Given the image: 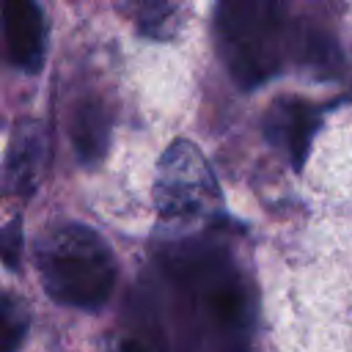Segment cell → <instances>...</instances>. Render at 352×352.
<instances>
[{
    "label": "cell",
    "mask_w": 352,
    "mask_h": 352,
    "mask_svg": "<svg viewBox=\"0 0 352 352\" xmlns=\"http://www.w3.org/2000/svg\"><path fill=\"white\" fill-rule=\"evenodd\" d=\"M129 11L135 25L146 36L165 38L176 28V6L173 0H129Z\"/></svg>",
    "instance_id": "cell-9"
},
{
    "label": "cell",
    "mask_w": 352,
    "mask_h": 352,
    "mask_svg": "<svg viewBox=\"0 0 352 352\" xmlns=\"http://www.w3.org/2000/svg\"><path fill=\"white\" fill-rule=\"evenodd\" d=\"M157 316L129 324L124 352H250L253 297L234 258L212 242L160 253Z\"/></svg>",
    "instance_id": "cell-1"
},
{
    "label": "cell",
    "mask_w": 352,
    "mask_h": 352,
    "mask_svg": "<svg viewBox=\"0 0 352 352\" xmlns=\"http://www.w3.org/2000/svg\"><path fill=\"white\" fill-rule=\"evenodd\" d=\"M47 294L72 308H99L116 286V258L107 242L82 223L52 228L36 248Z\"/></svg>",
    "instance_id": "cell-3"
},
{
    "label": "cell",
    "mask_w": 352,
    "mask_h": 352,
    "mask_svg": "<svg viewBox=\"0 0 352 352\" xmlns=\"http://www.w3.org/2000/svg\"><path fill=\"white\" fill-rule=\"evenodd\" d=\"M44 165V129L36 121H22L8 143L3 184L14 192H33Z\"/></svg>",
    "instance_id": "cell-7"
},
{
    "label": "cell",
    "mask_w": 352,
    "mask_h": 352,
    "mask_svg": "<svg viewBox=\"0 0 352 352\" xmlns=\"http://www.w3.org/2000/svg\"><path fill=\"white\" fill-rule=\"evenodd\" d=\"M154 206L165 223L204 220L220 206L217 182L204 154L190 140H173L160 157L154 176Z\"/></svg>",
    "instance_id": "cell-4"
},
{
    "label": "cell",
    "mask_w": 352,
    "mask_h": 352,
    "mask_svg": "<svg viewBox=\"0 0 352 352\" xmlns=\"http://www.w3.org/2000/svg\"><path fill=\"white\" fill-rule=\"evenodd\" d=\"M319 116L322 110L311 102L302 99H280L270 107L267 121H264V132L272 143H278L294 168H302L308 148H311V138L319 126Z\"/></svg>",
    "instance_id": "cell-5"
},
{
    "label": "cell",
    "mask_w": 352,
    "mask_h": 352,
    "mask_svg": "<svg viewBox=\"0 0 352 352\" xmlns=\"http://www.w3.org/2000/svg\"><path fill=\"white\" fill-rule=\"evenodd\" d=\"M28 333V314L25 308L11 300L0 297V352H16Z\"/></svg>",
    "instance_id": "cell-10"
},
{
    "label": "cell",
    "mask_w": 352,
    "mask_h": 352,
    "mask_svg": "<svg viewBox=\"0 0 352 352\" xmlns=\"http://www.w3.org/2000/svg\"><path fill=\"white\" fill-rule=\"evenodd\" d=\"M74 151L82 162H99L107 140H110V121L107 113L99 102L85 99L77 104V110L72 113V126H69Z\"/></svg>",
    "instance_id": "cell-8"
},
{
    "label": "cell",
    "mask_w": 352,
    "mask_h": 352,
    "mask_svg": "<svg viewBox=\"0 0 352 352\" xmlns=\"http://www.w3.org/2000/svg\"><path fill=\"white\" fill-rule=\"evenodd\" d=\"M19 253H22V220L14 217L8 226L0 228V261L14 270L19 264Z\"/></svg>",
    "instance_id": "cell-11"
},
{
    "label": "cell",
    "mask_w": 352,
    "mask_h": 352,
    "mask_svg": "<svg viewBox=\"0 0 352 352\" xmlns=\"http://www.w3.org/2000/svg\"><path fill=\"white\" fill-rule=\"evenodd\" d=\"M217 50L228 74L242 88L272 80L289 50L286 0H217Z\"/></svg>",
    "instance_id": "cell-2"
},
{
    "label": "cell",
    "mask_w": 352,
    "mask_h": 352,
    "mask_svg": "<svg viewBox=\"0 0 352 352\" xmlns=\"http://www.w3.org/2000/svg\"><path fill=\"white\" fill-rule=\"evenodd\" d=\"M8 55L25 72H38L44 60V19L36 0H0Z\"/></svg>",
    "instance_id": "cell-6"
}]
</instances>
